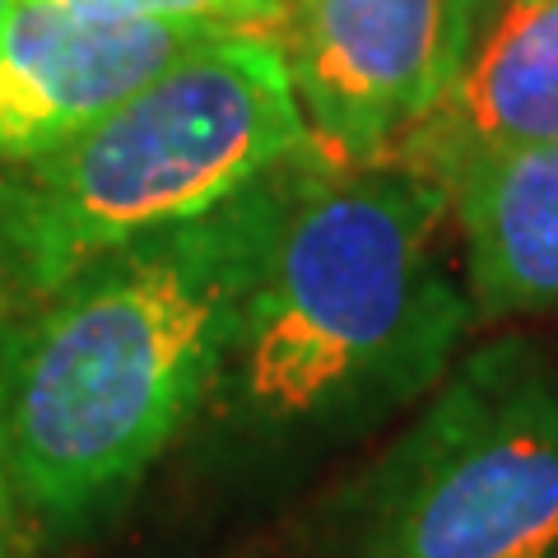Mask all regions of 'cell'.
Here are the masks:
<instances>
[{
    "label": "cell",
    "mask_w": 558,
    "mask_h": 558,
    "mask_svg": "<svg viewBox=\"0 0 558 558\" xmlns=\"http://www.w3.org/2000/svg\"><path fill=\"white\" fill-rule=\"evenodd\" d=\"M219 33L233 28L14 0L0 20V163L80 135Z\"/></svg>",
    "instance_id": "6"
},
{
    "label": "cell",
    "mask_w": 558,
    "mask_h": 558,
    "mask_svg": "<svg viewBox=\"0 0 558 558\" xmlns=\"http://www.w3.org/2000/svg\"><path fill=\"white\" fill-rule=\"evenodd\" d=\"M303 159L0 317V442L33 539L98 535L205 414Z\"/></svg>",
    "instance_id": "1"
},
{
    "label": "cell",
    "mask_w": 558,
    "mask_h": 558,
    "mask_svg": "<svg viewBox=\"0 0 558 558\" xmlns=\"http://www.w3.org/2000/svg\"><path fill=\"white\" fill-rule=\"evenodd\" d=\"M354 558H558V377L521 340L465 354L363 480Z\"/></svg>",
    "instance_id": "4"
},
{
    "label": "cell",
    "mask_w": 558,
    "mask_h": 558,
    "mask_svg": "<svg viewBox=\"0 0 558 558\" xmlns=\"http://www.w3.org/2000/svg\"><path fill=\"white\" fill-rule=\"evenodd\" d=\"M307 149L275 33H219L135 98L0 163V317L140 233L223 205Z\"/></svg>",
    "instance_id": "3"
},
{
    "label": "cell",
    "mask_w": 558,
    "mask_h": 558,
    "mask_svg": "<svg viewBox=\"0 0 558 558\" xmlns=\"http://www.w3.org/2000/svg\"><path fill=\"white\" fill-rule=\"evenodd\" d=\"M447 219L442 186L307 149L201 418L247 447H312L428 396L475 322L442 256Z\"/></svg>",
    "instance_id": "2"
},
{
    "label": "cell",
    "mask_w": 558,
    "mask_h": 558,
    "mask_svg": "<svg viewBox=\"0 0 558 558\" xmlns=\"http://www.w3.org/2000/svg\"><path fill=\"white\" fill-rule=\"evenodd\" d=\"M10 5H14V0H0V20H5V14H10Z\"/></svg>",
    "instance_id": "11"
},
{
    "label": "cell",
    "mask_w": 558,
    "mask_h": 558,
    "mask_svg": "<svg viewBox=\"0 0 558 558\" xmlns=\"http://www.w3.org/2000/svg\"><path fill=\"white\" fill-rule=\"evenodd\" d=\"M475 322L558 307V140L470 163L447 186Z\"/></svg>",
    "instance_id": "8"
},
{
    "label": "cell",
    "mask_w": 558,
    "mask_h": 558,
    "mask_svg": "<svg viewBox=\"0 0 558 558\" xmlns=\"http://www.w3.org/2000/svg\"><path fill=\"white\" fill-rule=\"evenodd\" d=\"M484 0H289L279 24L307 149L377 163L424 121L465 61Z\"/></svg>",
    "instance_id": "5"
},
{
    "label": "cell",
    "mask_w": 558,
    "mask_h": 558,
    "mask_svg": "<svg viewBox=\"0 0 558 558\" xmlns=\"http://www.w3.org/2000/svg\"><path fill=\"white\" fill-rule=\"evenodd\" d=\"M61 5L121 14V20H178L247 33H279L289 14V0H61Z\"/></svg>",
    "instance_id": "9"
},
{
    "label": "cell",
    "mask_w": 558,
    "mask_h": 558,
    "mask_svg": "<svg viewBox=\"0 0 558 558\" xmlns=\"http://www.w3.org/2000/svg\"><path fill=\"white\" fill-rule=\"evenodd\" d=\"M558 140V0H502L480 20L451 75L418 126L377 163L451 186L488 154Z\"/></svg>",
    "instance_id": "7"
},
{
    "label": "cell",
    "mask_w": 558,
    "mask_h": 558,
    "mask_svg": "<svg viewBox=\"0 0 558 558\" xmlns=\"http://www.w3.org/2000/svg\"><path fill=\"white\" fill-rule=\"evenodd\" d=\"M28 545H33V535H28L20 494H14V480L5 465V442H0V558H24Z\"/></svg>",
    "instance_id": "10"
}]
</instances>
